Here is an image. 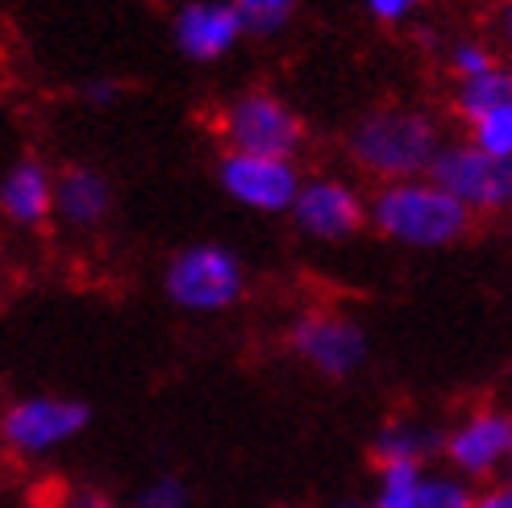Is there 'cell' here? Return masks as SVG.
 Instances as JSON below:
<instances>
[{"mask_svg":"<svg viewBox=\"0 0 512 508\" xmlns=\"http://www.w3.org/2000/svg\"><path fill=\"white\" fill-rule=\"evenodd\" d=\"M446 146L438 113L421 105H371L358 113L346 130V159L375 184H400V180H421L433 171Z\"/></svg>","mask_w":512,"mask_h":508,"instance_id":"1","label":"cell"},{"mask_svg":"<svg viewBox=\"0 0 512 508\" xmlns=\"http://www.w3.org/2000/svg\"><path fill=\"white\" fill-rule=\"evenodd\" d=\"M371 230L400 250H450L471 230L475 217L450 192L421 175V180L379 184L371 192Z\"/></svg>","mask_w":512,"mask_h":508,"instance_id":"2","label":"cell"},{"mask_svg":"<svg viewBox=\"0 0 512 508\" xmlns=\"http://www.w3.org/2000/svg\"><path fill=\"white\" fill-rule=\"evenodd\" d=\"M217 134L225 150L259 159H296L309 142V125L300 109L275 88H242L221 105Z\"/></svg>","mask_w":512,"mask_h":508,"instance_id":"3","label":"cell"},{"mask_svg":"<svg viewBox=\"0 0 512 508\" xmlns=\"http://www.w3.org/2000/svg\"><path fill=\"white\" fill-rule=\"evenodd\" d=\"M163 296L192 317L229 313L246 296V263L225 242H192L167 259Z\"/></svg>","mask_w":512,"mask_h":508,"instance_id":"4","label":"cell"},{"mask_svg":"<svg viewBox=\"0 0 512 508\" xmlns=\"http://www.w3.org/2000/svg\"><path fill=\"white\" fill-rule=\"evenodd\" d=\"M288 350L296 359L317 371L321 379H350L367 367L371 338L350 313L338 309H304L288 325Z\"/></svg>","mask_w":512,"mask_h":508,"instance_id":"5","label":"cell"},{"mask_svg":"<svg viewBox=\"0 0 512 508\" xmlns=\"http://www.w3.org/2000/svg\"><path fill=\"white\" fill-rule=\"evenodd\" d=\"M288 217L300 238L342 246L371 225V196L346 175H304V188Z\"/></svg>","mask_w":512,"mask_h":508,"instance_id":"6","label":"cell"},{"mask_svg":"<svg viewBox=\"0 0 512 508\" xmlns=\"http://www.w3.org/2000/svg\"><path fill=\"white\" fill-rule=\"evenodd\" d=\"M429 180L450 192L471 217H508L512 213V159H492L467 138L446 142Z\"/></svg>","mask_w":512,"mask_h":508,"instance_id":"7","label":"cell"},{"mask_svg":"<svg viewBox=\"0 0 512 508\" xmlns=\"http://www.w3.org/2000/svg\"><path fill=\"white\" fill-rule=\"evenodd\" d=\"M92 425V409L75 396H21L0 413V442L21 459H42V454L75 442Z\"/></svg>","mask_w":512,"mask_h":508,"instance_id":"8","label":"cell"},{"mask_svg":"<svg viewBox=\"0 0 512 508\" xmlns=\"http://www.w3.org/2000/svg\"><path fill=\"white\" fill-rule=\"evenodd\" d=\"M217 184L238 209L259 217H288L304 188L296 159H259L225 150L217 159Z\"/></svg>","mask_w":512,"mask_h":508,"instance_id":"9","label":"cell"},{"mask_svg":"<svg viewBox=\"0 0 512 508\" xmlns=\"http://www.w3.org/2000/svg\"><path fill=\"white\" fill-rule=\"evenodd\" d=\"M442 454L458 479H492L512 463V413L504 409H471L442 434Z\"/></svg>","mask_w":512,"mask_h":508,"instance_id":"10","label":"cell"},{"mask_svg":"<svg viewBox=\"0 0 512 508\" xmlns=\"http://www.w3.org/2000/svg\"><path fill=\"white\" fill-rule=\"evenodd\" d=\"M242 21L229 0H184L171 13V46L188 63H221L242 42Z\"/></svg>","mask_w":512,"mask_h":508,"instance_id":"11","label":"cell"},{"mask_svg":"<svg viewBox=\"0 0 512 508\" xmlns=\"http://www.w3.org/2000/svg\"><path fill=\"white\" fill-rule=\"evenodd\" d=\"M55 180L59 171H50V163L38 155L9 163V171L0 175V217L13 230H46L55 221Z\"/></svg>","mask_w":512,"mask_h":508,"instance_id":"12","label":"cell"},{"mask_svg":"<svg viewBox=\"0 0 512 508\" xmlns=\"http://www.w3.org/2000/svg\"><path fill=\"white\" fill-rule=\"evenodd\" d=\"M113 213V184L92 163H71L55 180V221L67 230H100Z\"/></svg>","mask_w":512,"mask_h":508,"instance_id":"13","label":"cell"},{"mask_svg":"<svg viewBox=\"0 0 512 508\" xmlns=\"http://www.w3.org/2000/svg\"><path fill=\"white\" fill-rule=\"evenodd\" d=\"M433 450H442V434L417 417H396L375 434L371 463L379 467H425Z\"/></svg>","mask_w":512,"mask_h":508,"instance_id":"14","label":"cell"},{"mask_svg":"<svg viewBox=\"0 0 512 508\" xmlns=\"http://www.w3.org/2000/svg\"><path fill=\"white\" fill-rule=\"evenodd\" d=\"M450 109H454V117L463 121V125H471L483 113L512 109V63L500 59L492 71L475 75V80H467V84H454Z\"/></svg>","mask_w":512,"mask_h":508,"instance_id":"15","label":"cell"},{"mask_svg":"<svg viewBox=\"0 0 512 508\" xmlns=\"http://www.w3.org/2000/svg\"><path fill=\"white\" fill-rule=\"evenodd\" d=\"M246 38H279L296 21L300 0H229Z\"/></svg>","mask_w":512,"mask_h":508,"instance_id":"16","label":"cell"},{"mask_svg":"<svg viewBox=\"0 0 512 508\" xmlns=\"http://www.w3.org/2000/svg\"><path fill=\"white\" fill-rule=\"evenodd\" d=\"M496 63H500V55L492 50V42H483V38H458L446 46V71L454 75V84H467L475 75L492 71Z\"/></svg>","mask_w":512,"mask_h":508,"instance_id":"17","label":"cell"},{"mask_svg":"<svg viewBox=\"0 0 512 508\" xmlns=\"http://www.w3.org/2000/svg\"><path fill=\"white\" fill-rule=\"evenodd\" d=\"M425 467H379V492L371 508H417Z\"/></svg>","mask_w":512,"mask_h":508,"instance_id":"18","label":"cell"},{"mask_svg":"<svg viewBox=\"0 0 512 508\" xmlns=\"http://www.w3.org/2000/svg\"><path fill=\"white\" fill-rule=\"evenodd\" d=\"M467 142L492 159H512V109L483 113L467 125Z\"/></svg>","mask_w":512,"mask_h":508,"instance_id":"19","label":"cell"},{"mask_svg":"<svg viewBox=\"0 0 512 508\" xmlns=\"http://www.w3.org/2000/svg\"><path fill=\"white\" fill-rule=\"evenodd\" d=\"M479 496L471 492L467 479L458 475H425L421 492H417V508H475Z\"/></svg>","mask_w":512,"mask_h":508,"instance_id":"20","label":"cell"},{"mask_svg":"<svg viewBox=\"0 0 512 508\" xmlns=\"http://www.w3.org/2000/svg\"><path fill=\"white\" fill-rule=\"evenodd\" d=\"M138 508H188V484L175 475H159L138 492Z\"/></svg>","mask_w":512,"mask_h":508,"instance_id":"21","label":"cell"},{"mask_svg":"<svg viewBox=\"0 0 512 508\" xmlns=\"http://www.w3.org/2000/svg\"><path fill=\"white\" fill-rule=\"evenodd\" d=\"M363 9L375 25H388V30H396V25H408L421 9L425 0H363Z\"/></svg>","mask_w":512,"mask_h":508,"instance_id":"22","label":"cell"},{"mask_svg":"<svg viewBox=\"0 0 512 508\" xmlns=\"http://www.w3.org/2000/svg\"><path fill=\"white\" fill-rule=\"evenodd\" d=\"M80 96H84V105H92V109H109V105H117L121 84L109 80V75H100V80H88V84L80 88Z\"/></svg>","mask_w":512,"mask_h":508,"instance_id":"23","label":"cell"},{"mask_svg":"<svg viewBox=\"0 0 512 508\" xmlns=\"http://www.w3.org/2000/svg\"><path fill=\"white\" fill-rule=\"evenodd\" d=\"M59 508H121V504L100 488H71V492H63Z\"/></svg>","mask_w":512,"mask_h":508,"instance_id":"24","label":"cell"},{"mask_svg":"<svg viewBox=\"0 0 512 508\" xmlns=\"http://www.w3.org/2000/svg\"><path fill=\"white\" fill-rule=\"evenodd\" d=\"M475 508H512V484H500V488H488L479 496Z\"/></svg>","mask_w":512,"mask_h":508,"instance_id":"25","label":"cell"},{"mask_svg":"<svg viewBox=\"0 0 512 508\" xmlns=\"http://www.w3.org/2000/svg\"><path fill=\"white\" fill-rule=\"evenodd\" d=\"M500 38L512 50V0H504V5H500Z\"/></svg>","mask_w":512,"mask_h":508,"instance_id":"26","label":"cell"},{"mask_svg":"<svg viewBox=\"0 0 512 508\" xmlns=\"http://www.w3.org/2000/svg\"><path fill=\"white\" fill-rule=\"evenodd\" d=\"M334 508H371V504H354V500H346V504H334Z\"/></svg>","mask_w":512,"mask_h":508,"instance_id":"27","label":"cell"},{"mask_svg":"<svg viewBox=\"0 0 512 508\" xmlns=\"http://www.w3.org/2000/svg\"><path fill=\"white\" fill-rule=\"evenodd\" d=\"M508 484H512V463H508Z\"/></svg>","mask_w":512,"mask_h":508,"instance_id":"28","label":"cell"},{"mask_svg":"<svg viewBox=\"0 0 512 508\" xmlns=\"http://www.w3.org/2000/svg\"><path fill=\"white\" fill-rule=\"evenodd\" d=\"M279 508H292V504H279Z\"/></svg>","mask_w":512,"mask_h":508,"instance_id":"29","label":"cell"}]
</instances>
